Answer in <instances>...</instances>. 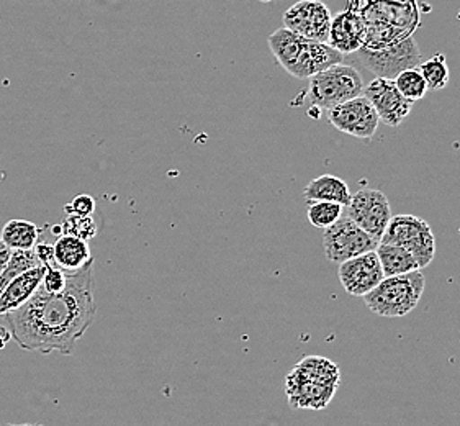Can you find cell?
I'll use <instances>...</instances> for the list:
<instances>
[{"mask_svg": "<svg viewBox=\"0 0 460 426\" xmlns=\"http://www.w3.org/2000/svg\"><path fill=\"white\" fill-rule=\"evenodd\" d=\"M61 292L37 288L27 304L5 314L12 340L25 351H58L71 356L75 344L93 326L97 306L93 298V258L75 272H66Z\"/></svg>", "mask_w": 460, "mask_h": 426, "instance_id": "1", "label": "cell"}, {"mask_svg": "<svg viewBox=\"0 0 460 426\" xmlns=\"http://www.w3.org/2000/svg\"><path fill=\"white\" fill-rule=\"evenodd\" d=\"M341 371L322 356H305L286 376V395L294 410H323L340 387Z\"/></svg>", "mask_w": 460, "mask_h": 426, "instance_id": "2", "label": "cell"}, {"mask_svg": "<svg viewBox=\"0 0 460 426\" xmlns=\"http://www.w3.org/2000/svg\"><path fill=\"white\" fill-rule=\"evenodd\" d=\"M267 41L277 63L296 79H310L344 59V55L328 41L306 40L286 27L270 33Z\"/></svg>", "mask_w": 460, "mask_h": 426, "instance_id": "3", "label": "cell"}, {"mask_svg": "<svg viewBox=\"0 0 460 426\" xmlns=\"http://www.w3.org/2000/svg\"><path fill=\"white\" fill-rule=\"evenodd\" d=\"M424 286L426 280L421 269H414L405 274L387 276L364 296V302L376 315L400 318L411 314L420 304Z\"/></svg>", "mask_w": 460, "mask_h": 426, "instance_id": "4", "label": "cell"}, {"mask_svg": "<svg viewBox=\"0 0 460 426\" xmlns=\"http://www.w3.org/2000/svg\"><path fill=\"white\" fill-rule=\"evenodd\" d=\"M364 79L354 66L332 65L310 77L308 97L314 107L330 111L364 93Z\"/></svg>", "mask_w": 460, "mask_h": 426, "instance_id": "5", "label": "cell"}, {"mask_svg": "<svg viewBox=\"0 0 460 426\" xmlns=\"http://www.w3.org/2000/svg\"><path fill=\"white\" fill-rule=\"evenodd\" d=\"M380 241L403 246L413 254L420 269L426 268L436 254V238L431 226L414 215L392 217Z\"/></svg>", "mask_w": 460, "mask_h": 426, "instance_id": "6", "label": "cell"}, {"mask_svg": "<svg viewBox=\"0 0 460 426\" xmlns=\"http://www.w3.org/2000/svg\"><path fill=\"white\" fill-rule=\"evenodd\" d=\"M378 243V238L362 230L348 215H341L340 220L324 228L323 233L324 254L338 264L362 253L377 250Z\"/></svg>", "mask_w": 460, "mask_h": 426, "instance_id": "7", "label": "cell"}, {"mask_svg": "<svg viewBox=\"0 0 460 426\" xmlns=\"http://www.w3.org/2000/svg\"><path fill=\"white\" fill-rule=\"evenodd\" d=\"M356 55L359 63L380 77H394L400 71L420 65L421 53L416 47L413 38H406L395 47L367 48L360 47Z\"/></svg>", "mask_w": 460, "mask_h": 426, "instance_id": "8", "label": "cell"}, {"mask_svg": "<svg viewBox=\"0 0 460 426\" xmlns=\"http://www.w3.org/2000/svg\"><path fill=\"white\" fill-rule=\"evenodd\" d=\"M346 215L352 222L358 223L362 230L378 240L387 230L388 223L394 217L387 195L377 189L358 191L350 197L349 204L346 205Z\"/></svg>", "mask_w": 460, "mask_h": 426, "instance_id": "9", "label": "cell"}, {"mask_svg": "<svg viewBox=\"0 0 460 426\" xmlns=\"http://www.w3.org/2000/svg\"><path fill=\"white\" fill-rule=\"evenodd\" d=\"M328 111V120L336 130L356 138L370 139L377 133L380 119L374 105L362 93L348 102L340 103Z\"/></svg>", "mask_w": 460, "mask_h": 426, "instance_id": "10", "label": "cell"}, {"mask_svg": "<svg viewBox=\"0 0 460 426\" xmlns=\"http://www.w3.org/2000/svg\"><path fill=\"white\" fill-rule=\"evenodd\" d=\"M332 15L322 0H300L284 13V23L306 40L328 41Z\"/></svg>", "mask_w": 460, "mask_h": 426, "instance_id": "11", "label": "cell"}, {"mask_svg": "<svg viewBox=\"0 0 460 426\" xmlns=\"http://www.w3.org/2000/svg\"><path fill=\"white\" fill-rule=\"evenodd\" d=\"M341 286L352 297H364L385 278L376 250L340 262Z\"/></svg>", "mask_w": 460, "mask_h": 426, "instance_id": "12", "label": "cell"}, {"mask_svg": "<svg viewBox=\"0 0 460 426\" xmlns=\"http://www.w3.org/2000/svg\"><path fill=\"white\" fill-rule=\"evenodd\" d=\"M364 95L374 105L378 119L388 127H398L413 109V102L398 91L395 81L390 77L378 75L364 87Z\"/></svg>", "mask_w": 460, "mask_h": 426, "instance_id": "13", "label": "cell"}, {"mask_svg": "<svg viewBox=\"0 0 460 426\" xmlns=\"http://www.w3.org/2000/svg\"><path fill=\"white\" fill-rule=\"evenodd\" d=\"M366 27L362 20L350 10L332 17L328 43L342 55H352L364 45Z\"/></svg>", "mask_w": 460, "mask_h": 426, "instance_id": "14", "label": "cell"}, {"mask_svg": "<svg viewBox=\"0 0 460 426\" xmlns=\"http://www.w3.org/2000/svg\"><path fill=\"white\" fill-rule=\"evenodd\" d=\"M45 266H33V268L23 271L17 278L10 282L7 288L0 294V315L10 314L17 310L19 306L27 304L40 288L43 276H45Z\"/></svg>", "mask_w": 460, "mask_h": 426, "instance_id": "15", "label": "cell"}, {"mask_svg": "<svg viewBox=\"0 0 460 426\" xmlns=\"http://www.w3.org/2000/svg\"><path fill=\"white\" fill-rule=\"evenodd\" d=\"M55 261L65 272H75L93 260L89 243L71 235H61L55 244Z\"/></svg>", "mask_w": 460, "mask_h": 426, "instance_id": "16", "label": "cell"}, {"mask_svg": "<svg viewBox=\"0 0 460 426\" xmlns=\"http://www.w3.org/2000/svg\"><path fill=\"white\" fill-rule=\"evenodd\" d=\"M305 200H326V202H336V204H349L350 194L349 187L341 179V177L332 176V174H324V176L314 177V181L305 187Z\"/></svg>", "mask_w": 460, "mask_h": 426, "instance_id": "17", "label": "cell"}, {"mask_svg": "<svg viewBox=\"0 0 460 426\" xmlns=\"http://www.w3.org/2000/svg\"><path fill=\"white\" fill-rule=\"evenodd\" d=\"M378 261L384 269L385 278L387 276H396V274H405L414 269H420L418 261L414 260L413 254L405 250L403 246L392 244V243H378L377 250Z\"/></svg>", "mask_w": 460, "mask_h": 426, "instance_id": "18", "label": "cell"}, {"mask_svg": "<svg viewBox=\"0 0 460 426\" xmlns=\"http://www.w3.org/2000/svg\"><path fill=\"white\" fill-rule=\"evenodd\" d=\"M40 230L35 223L13 218L4 225L0 232V241L10 250H33L38 243Z\"/></svg>", "mask_w": 460, "mask_h": 426, "instance_id": "19", "label": "cell"}, {"mask_svg": "<svg viewBox=\"0 0 460 426\" xmlns=\"http://www.w3.org/2000/svg\"><path fill=\"white\" fill-rule=\"evenodd\" d=\"M41 262L38 260L35 248L33 250H13L12 256H10L9 262L5 269L0 274V294L2 290L9 286L13 279L22 274L23 271L33 268V266H40Z\"/></svg>", "mask_w": 460, "mask_h": 426, "instance_id": "20", "label": "cell"}, {"mask_svg": "<svg viewBox=\"0 0 460 426\" xmlns=\"http://www.w3.org/2000/svg\"><path fill=\"white\" fill-rule=\"evenodd\" d=\"M418 71L421 73L424 81L428 84V89L441 91L449 84V66L446 61V56L441 55V53L426 59L424 63L420 65Z\"/></svg>", "mask_w": 460, "mask_h": 426, "instance_id": "21", "label": "cell"}, {"mask_svg": "<svg viewBox=\"0 0 460 426\" xmlns=\"http://www.w3.org/2000/svg\"><path fill=\"white\" fill-rule=\"evenodd\" d=\"M342 209H344V205L336 204V202L308 200L306 217H308V222L312 223L314 228L324 230V228L332 226V223L340 220Z\"/></svg>", "mask_w": 460, "mask_h": 426, "instance_id": "22", "label": "cell"}, {"mask_svg": "<svg viewBox=\"0 0 460 426\" xmlns=\"http://www.w3.org/2000/svg\"><path fill=\"white\" fill-rule=\"evenodd\" d=\"M394 81H395L398 91L403 93L406 99L411 101L413 103L421 101L424 95H426V93L429 91L423 75H421V73H420L416 67H408V69L400 71V73L395 75Z\"/></svg>", "mask_w": 460, "mask_h": 426, "instance_id": "23", "label": "cell"}, {"mask_svg": "<svg viewBox=\"0 0 460 426\" xmlns=\"http://www.w3.org/2000/svg\"><path fill=\"white\" fill-rule=\"evenodd\" d=\"M99 228L97 223L93 222L91 215H77V213H69L61 223V235H71L81 240H93L97 236Z\"/></svg>", "mask_w": 460, "mask_h": 426, "instance_id": "24", "label": "cell"}, {"mask_svg": "<svg viewBox=\"0 0 460 426\" xmlns=\"http://www.w3.org/2000/svg\"><path fill=\"white\" fill-rule=\"evenodd\" d=\"M67 274L59 266H49L45 269V276L41 280V288L48 292H61L66 288Z\"/></svg>", "mask_w": 460, "mask_h": 426, "instance_id": "25", "label": "cell"}, {"mask_svg": "<svg viewBox=\"0 0 460 426\" xmlns=\"http://www.w3.org/2000/svg\"><path fill=\"white\" fill-rule=\"evenodd\" d=\"M66 215L77 213V215H93L95 212V200L91 195H77L71 204L65 207Z\"/></svg>", "mask_w": 460, "mask_h": 426, "instance_id": "26", "label": "cell"}, {"mask_svg": "<svg viewBox=\"0 0 460 426\" xmlns=\"http://www.w3.org/2000/svg\"><path fill=\"white\" fill-rule=\"evenodd\" d=\"M35 253H37L38 260L45 268L58 266L55 261V248H53V244L45 243V241H38L37 244H35Z\"/></svg>", "mask_w": 460, "mask_h": 426, "instance_id": "27", "label": "cell"}, {"mask_svg": "<svg viewBox=\"0 0 460 426\" xmlns=\"http://www.w3.org/2000/svg\"><path fill=\"white\" fill-rule=\"evenodd\" d=\"M12 253H13V250H10L9 246H7L5 243H2V241H0V274H2V271L5 269V266H7V262H9Z\"/></svg>", "mask_w": 460, "mask_h": 426, "instance_id": "28", "label": "cell"}, {"mask_svg": "<svg viewBox=\"0 0 460 426\" xmlns=\"http://www.w3.org/2000/svg\"><path fill=\"white\" fill-rule=\"evenodd\" d=\"M12 340L9 326H0V350H4Z\"/></svg>", "mask_w": 460, "mask_h": 426, "instance_id": "29", "label": "cell"}, {"mask_svg": "<svg viewBox=\"0 0 460 426\" xmlns=\"http://www.w3.org/2000/svg\"><path fill=\"white\" fill-rule=\"evenodd\" d=\"M259 2H270V0H259Z\"/></svg>", "mask_w": 460, "mask_h": 426, "instance_id": "30", "label": "cell"}]
</instances>
